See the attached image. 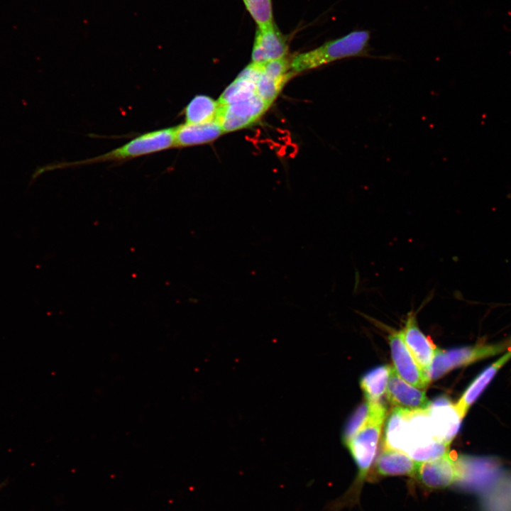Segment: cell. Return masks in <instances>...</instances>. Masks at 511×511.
I'll return each mask as SVG.
<instances>
[{
    "label": "cell",
    "mask_w": 511,
    "mask_h": 511,
    "mask_svg": "<svg viewBox=\"0 0 511 511\" xmlns=\"http://www.w3.org/2000/svg\"><path fill=\"white\" fill-rule=\"evenodd\" d=\"M288 44L285 36L275 23L257 28L252 50L251 62L265 64L285 57Z\"/></svg>",
    "instance_id": "obj_9"
},
{
    "label": "cell",
    "mask_w": 511,
    "mask_h": 511,
    "mask_svg": "<svg viewBox=\"0 0 511 511\" xmlns=\"http://www.w3.org/2000/svg\"><path fill=\"white\" fill-rule=\"evenodd\" d=\"M402 334L405 344L413 358L425 373L435 353L436 347L419 328L415 314H408Z\"/></svg>",
    "instance_id": "obj_12"
},
{
    "label": "cell",
    "mask_w": 511,
    "mask_h": 511,
    "mask_svg": "<svg viewBox=\"0 0 511 511\" xmlns=\"http://www.w3.org/2000/svg\"><path fill=\"white\" fill-rule=\"evenodd\" d=\"M175 127L152 131L141 134L108 153L79 161L61 163L41 167L33 178L43 172L57 168L75 167L103 162H121L163 151L175 147Z\"/></svg>",
    "instance_id": "obj_3"
},
{
    "label": "cell",
    "mask_w": 511,
    "mask_h": 511,
    "mask_svg": "<svg viewBox=\"0 0 511 511\" xmlns=\"http://www.w3.org/2000/svg\"><path fill=\"white\" fill-rule=\"evenodd\" d=\"M511 358V351L501 356L490 366L482 371L469 385L465 390L458 402L455 405L456 408L463 418L468 410L474 402L478 399L482 392L494 378L497 372Z\"/></svg>",
    "instance_id": "obj_15"
},
{
    "label": "cell",
    "mask_w": 511,
    "mask_h": 511,
    "mask_svg": "<svg viewBox=\"0 0 511 511\" xmlns=\"http://www.w3.org/2000/svg\"><path fill=\"white\" fill-rule=\"evenodd\" d=\"M263 67V64L251 62L244 68L221 94L217 101L219 105L240 102L258 95L256 82Z\"/></svg>",
    "instance_id": "obj_13"
},
{
    "label": "cell",
    "mask_w": 511,
    "mask_h": 511,
    "mask_svg": "<svg viewBox=\"0 0 511 511\" xmlns=\"http://www.w3.org/2000/svg\"><path fill=\"white\" fill-rule=\"evenodd\" d=\"M219 104L205 95L195 96L185 109L186 123H203L215 120Z\"/></svg>",
    "instance_id": "obj_19"
},
{
    "label": "cell",
    "mask_w": 511,
    "mask_h": 511,
    "mask_svg": "<svg viewBox=\"0 0 511 511\" xmlns=\"http://www.w3.org/2000/svg\"><path fill=\"white\" fill-rule=\"evenodd\" d=\"M415 476L427 488H444L456 482L455 461L449 454L436 459L419 462Z\"/></svg>",
    "instance_id": "obj_11"
},
{
    "label": "cell",
    "mask_w": 511,
    "mask_h": 511,
    "mask_svg": "<svg viewBox=\"0 0 511 511\" xmlns=\"http://www.w3.org/2000/svg\"><path fill=\"white\" fill-rule=\"evenodd\" d=\"M287 80L269 77L263 70L256 82L258 96L270 106L278 96Z\"/></svg>",
    "instance_id": "obj_22"
},
{
    "label": "cell",
    "mask_w": 511,
    "mask_h": 511,
    "mask_svg": "<svg viewBox=\"0 0 511 511\" xmlns=\"http://www.w3.org/2000/svg\"><path fill=\"white\" fill-rule=\"evenodd\" d=\"M456 480L465 488H478L494 480L500 471L497 461L489 458L462 456L455 461Z\"/></svg>",
    "instance_id": "obj_8"
},
{
    "label": "cell",
    "mask_w": 511,
    "mask_h": 511,
    "mask_svg": "<svg viewBox=\"0 0 511 511\" xmlns=\"http://www.w3.org/2000/svg\"><path fill=\"white\" fill-rule=\"evenodd\" d=\"M388 340L393 368L398 375L412 386L425 389L429 381L407 348L402 331L391 330Z\"/></svg>",
    "instance_id": "obj_6"
},
{
    "label": "cell",
    "mask_w": 511,
    "mask_h": 511,
    "mask_svg": "<svg viewBox=\"0 0 511 511\" xmlns=\"http://www.w3.org/2000/svg\"><path fill=\"white\" fill-rule=\"evenodd\" d=\"M370 40L368 30L353 31L314 50L296 55L290 60L291 70L297 74L346 58L368 56Z\"/></svg>",
    "instance_id": "obj_2"
},
{
    "label": "cell",
    "mask_w": 511,
    "mask_h": 511,
    "mask_svg": "<svg viewBox=\"0 0 511 511\" xmlns=\"http://www.w3.org/2000/svg\"><path fill=\"white\" fill-rule=\"evenodd\" d=\"M390 368L379 366L362 376L360 385L367 400L379 402L386 392Z\"/></svg>",
    "instance_id": "obj_20"
},
{
    "label": "cell",
    "mask_w": 511,
    "mask_h": 511,
    "mask_svg": "<svg viewBox=\"0 0 511 511\" xmlns=\"http://www.w3.org/2000/svg\"><path fill=\"white\" fill-rule=\"evenodd\" d=\"M384 444L419 463L448 454L449 446L436 437L428 408L410 411L397 407L388 418Z\"/></svg>",
    "instance_id": "obj_1"
},
{
    "label": "cell",
    "mask_w": 511,
    "mask_h": 511,
    "mask_svg": "<svg viewBox=\"0 0 511 511\" xmlns=\"http://www.w3.org/2000/svg\"><path fill=\"white\" fill-rule=\"evenodd\" d=\"M224 133L214 120L203 123H184L175 126V147L184 148L211 142Z\"/></svg>",
    "instance_id": "obj_14"
},
{
    "label": "cell",
    "mask_w": 511,
    "mask_h": 511,
    "mask_svg": "<svg viewBox=\"0 0 511 511\" xmlns=\"http://www.w3.org/2000/svg\"><path fill=\"white\" fill-rule=\"evenodd\" d=\"M384 420L380 419L368 423L346 444L358 468L356 480L353 485V489L347 495L350 496L351 500L354 496L357 498L358 490L374 461Z\"/></svg>",
    "instance_id": "obj_4"
},
{
    "label": "cell",
    "mask_w": 511,
    "mask_h": 511,
    "mask_svg": "<svg viewBox=\"0 0 511 511\" xmlns=\"http://www.w3.org/2000/svg\"><path fill=\"white\" fill-rule=\"evenodd\" d=\"M386 394L388 401L395 407L402 410H423L430 405L424 392L405 381L393 367L390 370Z\"/></svg>",
    "instance_id": "obj_10"
},
{
    "label": "cell",
    "mask_w": 511,
    "mask_h": 511,
    "mask_svg": "<svg viewBox=\"0 0 511 511\" xmlns=\"http://www.w3.org/2000/svg\"><path fill=\"white\" fill-rule=\"evenodd\" d=\"M258 28L274 23L272 0H242Z\"/></svg>",
    "instance_id": "obj_21"
},
{
    "label": "cell",
    "mask_w": 511,
    "mask_h": 511,
    "mask_svg": "<svg viewBox=\"0 0 511 511\" xmlns=\"http://www.w3.org/2000/svg\"><path fill=\"white\" fill-rule=\"evenodd\" d=\"M386 417V408L379 402L367 400L361 404L348 419L343 432L346 444L361 429L368 423Z\"/></svg>",
    "instance_id": "obj_17"
},
{
    "label": "cell",
    "mask_w": 511,
    "mask_h": 511,
    "mask_svg": "<svg viewBox=\"0 0 511 511\" xmlns=\"http://www.w3.org/2000/svg\"><path fill=\"white\" fill-rule=\"evenodd\" d=\"M500 344L466 346L444 350L447 363L451 370L466 366L480 359L487 358L503 351Z\"/></svg>",
    "instance_id": "obj_18"
},
{
    "label": "cell",
    "mask_w": 511,
    "mask_h": 511,
    "mask_svg": "<svg viewBox=\"0 0 511 511\" xmlns=\"http://www.w3.org/2000/svg\"><path fill=\"white\" fill-rule=\"evenodd\" d=\"M419 462L406 454L385 447L375 463V470L380 476H415Z\"/></svg>",
    "instance_id": "obj_16"
},
{
    "label": "cell",
    "mask_w": 511,
    "mask_h": 511,
    "mask_svg": "<svg viewBox=\"0 0 511 511\" xmlns=\"http://www.w3.org/2000/svg\"><path fill=\"white\" fill-rule=\"evenodd\" d=\"M270 105L258 95L240 102L219 105L215 120L224 133L246 128L257 121Z\"/></svg>",
    "instance_id": "obj_5"
},
{
    "label": "cell",
    "mask_w": 511,
    "mask_h": 511,
    "mask_svg": "<svg viewBox=\"0 0 511 511\" xmlns=\"http://www.w3.org/2000/svg\"><path fill=\"white\" fill-rule=\"evenodd\" d=\"M428 412L437 439L450 444L463 419L455 405L448 397L440 396L430 402Z\"/></svg>",
    "instance_id": "obj_7"
}]
</instances>
